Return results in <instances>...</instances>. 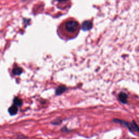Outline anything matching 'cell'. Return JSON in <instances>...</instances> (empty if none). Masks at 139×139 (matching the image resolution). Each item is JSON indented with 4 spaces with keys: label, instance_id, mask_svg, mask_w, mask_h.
<instances>
[{
    "label": "cell",
    "instance_id": "cell-1",
    "mask_svg": "<svg viewBox=\"0 0 139 139\" xmlns=\"http://www.w3.org/2000/svg\"><path fill=\"white\" fill-rule=\"evenodd\" d=\"M79 26L78 23L74 20H70L65 24V28L69 33H73L76 31Z\"/></svg>",
    "mask_w": 139,
    "mask_h": 139
},
{
    "label": "cell",
    "instance_id": "cell-5",
    "mask_svg": "<svg viewBox=\"0 0 139 139\" xmlns=\"http://www.w3.org/2000/svg\"><path fill=\"white\" fill-rule=\"evenodd\" d=\"M22 69L19 67H16L12 69V73L14 75H18L22 73Z\"/></svg>",
    "mask_w": 139,
    "mask_h": 139
},
{
    "label": "cell",
    "instance_id": "cell-7",
    "mask_svg": "<svg viewBox=\"0 0 139 139\" xmlns=\"http://www.w3.org/2000/svg\"><path fill=\"white\" fill-rule=\"evenodd\" d=\"M14 103L15 106L20 107L22 104V101L19 98L16 97V98H15L14 99Z\"/></svg>",
    "mask_w": 139,
    "mask_h": 139
},
{
    "label": "cell",
    "instance_id": "cell-3",
    "mask_svg": "<svg viewBox=\"0 0 139 139\" xmlns=\"http://www.w3.org/2000/svg\"><path fill=\"white\" fill-rule=\"evenodd\" d=\"M119 98L121 102L123 103H126L127 102L128 96L124 92H121L119 95Z\"/></svg>",
    "mask_w": 139,
    "mask_h": 139
},
{
    "label": "cell",
    "instance_id": "cell-2",
    "mask_svg": "<svg viewBox=\"0 0 139 139\" xmlns=\"http://www.w3.org/2000/svg\"><path fill=\"white\" fill-rule=\"evenodd\" d=\"M82 27L84 31H88L92 28V24L89 21H86L83 23Z\"/></svg>",
    "mask_w": 139,
    "mask_h": 139
},
{
    "label": "cell",
    "instance_id": "cell-4",
    "mask_svg": "<svg viewBox=\"0 0 139 139\" xmlns=\"http://www.w3.org/2000/svg\"><path fill=\"white\" fill-rule=\"evenodd\" d=\"M9 112L10 113V114L11 115H14L15 114H16V113L18 112V109L17 108L16 106H15V105L14 106H12L11 107H10L9 108Z\"/></svg>",
    "mask_w": 139,
    "mask_h": 139
},
{
    "label": "cell",
    "instance_id": "cell-6",
    "mask_svg": "<svg viewBox=\"0 0 139 139\" xmlns=\"http://www.w3.org/2000/svg\"><path fill=\"white\" fill-rule=\"evenodd\" d=\"M66 90V87L64 86H59L57 89L56 90V93L57 95H60L61 94H62L65 90Z\"/></svg>",
    "mask_w": 139,
    "mask_h": 139
}]
</instances>
